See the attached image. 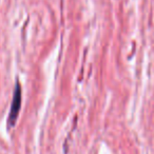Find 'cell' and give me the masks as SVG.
<instances>
[{"label": "cell", "mask_w": 154, "mask_h": 154, "mask_svg": "<svg viewBox=\"0 0 154 154\" xmlns=\"http://www.w3.org/2000/svg\"><path fill=\"white\" fill-rule=\"evenodd\" d=\"M20 107H21V88H20L19 84H17L15 91H14L11 110H10L9 118H8V124H9L10 127H13L15 125L18 117V114H19L20 111Z\"/></svg>", "instance_id": "cell-1"}]
</instances>
